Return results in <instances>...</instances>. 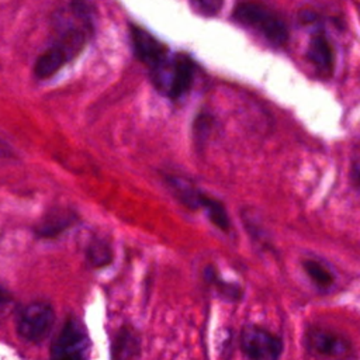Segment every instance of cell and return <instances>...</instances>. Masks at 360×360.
<instances>
[{"instance_id": "cell-1", "label": "cell", "mask_w": 360, "mask_h": 360, "mask_svg": "<svg viewBox=\"0 0 360 360\" xmlns=\"http://www.w3.org/2000/svg\"><path fill=\"white\" fill-rule=\"evenodd\" d=\"M76 22L65 27L56 39L38 56L34 73L38 79H48L73 60L86 46L93 34V17H84L70 11Z\"/></svg>"}, {"instance_id": "cell-2", "label": "cell", "mask_w": 360, "mask_h": 360, "mask_svg": "<svg viewBox=\"0 0 360 360\" xmlns=\"http://www.w3.org/2000/svg\"><path fill=\"white\" fill-rule=\"evenodd\" d=\"M232 18L245 28L252 30L273 46H284L288 41V27L276 10L259 3H239L232 14Z\"/></svg>"}, {"instance_id": "cell-3", "label": "cell", "mask_w": 360, "mask_h": 360, "mask_svg": "<svg viewBox=\"0 0 360 360\" xmlns=\"http://www.w3.org/2000/svg\"><path fill=\"white\" fill-rule=\"evenodd\" d=\"M156 89L172 100L184 97L194 82L195 63L186 53H170L149 70Z\"/></svg>"}, {"instance_id": "cell-4", "label": "cell", "mask_w": 360, "mask_h": 360, "mask_svg": "<svg viewBox=\"0 0 360 360\" xmlns=\"http://www.w3.org/2000/svg\"><path fill=\"white\" fill-rule=\"evenodd\" d=\"M166 179L170 190L181 204H184L190 210H202L217 228L222 231L229 229V217L219 201L204 194L201 190H198L184 179H179L176 176H169Z\"/></svg>"}, {"instance_id": "cell-5", "label": "cell", "mask_w": 360, "mask_h": 360, "mask_svg": "<svg viewBox=\"0 0 360 360\" xmlns=\"http://www.w3.org/2000/svg\"><path fill=\"white\" fill-rule=\"evenodd\" d=\"M55 321V312L46 302H31L22 307L17 315L18 335L28 342L44 340Z\"/></svg>"}, {"instance_id": "cell-6", "label": "cell", "mask_w": 360, "mask_h": 360, "mask_svg": "<svg viewBox=\"0 0 360 360\" xmlns=\"http://www.w3.org/2000/svg\"><path fill=\"white\" fill-rule=\"evenodd\" d=\"M240 347L250 359L274 360L281 356L283 342L263 328L245 326L240 332Z\"/></svg>"}, {"instance_id": "cell-7", "label": "cell", "mask_w": 360, "mask_h": 360, "mask_svg": "<svg viewBox=\"0 0 360 360\" xmlns=\"http://www.w3.org/2000/svg\"><path fill=\"white\" fill-rule=\"evenodd\" d=\"M87 347L89 339L84 328L75 318H69L55 339L51 354L56 359H83Z\"/></svg>"}, {"instance_id": "cell-8", "label": "cell", "mask_w": 360, "mask_h": 360, "mask_svg": "<svg viewBox=\"0 0 360 360\" xmlns=\"http://www.w3.org/2000/svg\"><path fill=\"white\" fill-rule=\"evenodd\" d=\"M131 42L134 46V52L136 58L150 70L156 65H159L167 55L169 49L165 44L156 39L150 32L146 30L131 25Z\"/></svg>"}, {"instance_id": "cell-9", "label": "cell", "mask_w": 360, "mask_h": 360, "mask_svg": "<svg viewBox=\"0 0 360 360\" xmlns=\"http://www.w3.org/2000/svg\"><path fill=\"white\" fill-rule=\"evenodd\" d=\"M305 346L309 352L321 356H342L350 349L346 339L321 328H312L307 332Z\"/></svg>"}, {"instance_id": "cell-10", "label": "cell", "mask_w": 360, "mask_h": 360, "mask_svg": "<svg viewBox=\"0 0 360 360\" xmlns=\"http://www.w3.org/2000/svg\"><path fill=\"white\" fill-rule=\"evenodd\" d=\"M307 58L318 73L328 76L333 70L335 53L333 46L325 32H316L311 37L307 48Z\"/></svg>"}, {"instance_id": "cell-11", "label": "cell", "mask_w": 360, "mask_h": 360, "mask_svg": "<svg viewBox=\"0 0 360 360\" xmlns=\"http://www.w3.org/2000/svg\"><path fill=\"white\" fill-rule=\"evenodd\" d=\"M139 352V340L136 335L131 329H121L120 333L115 336L114 345H112V356L120 359L134 357L138 356Z\"/></svg>"}, {"instance_id": "cell-12", "label": "cell", "mask_w": 360, "mask_h": 360, "mask_svg": "<svg viewBox=\"0 0 360 360\" xmlns=\"http://www.w3.org/2000/svg\"><path fill=\"white\" fill-rule=\"evenodd\" d=\"M73 221V215L72 214H66V212H55L48 215L46 219H44V222L38 226V233L44 238H51L55 235H59L62 231H65L66 228L70 226Z\"/></svg>"}, {"instance_id": "cell-13", "label": "cell", "mask_w": 360, "mask_h": 360, "mask_svg": "<svg viewBox=\"0 0 360 360\" xmlns=\"http://www.w3.org/2000/svg\"><path fill=\"white\" fill-rule=\"evenodd\" d=\"M305 273L308 277L319 287V288H329L333 284V274L318 260L308 259L302 263Z\"/></svg>"}, {"instance_id": "cell-14", "label": "cell", "mask_w": 360, "mask_h": 360, "mask_svg": "<svg viewBox=\"0 0 360 360\" xmlns=\"http://www.w3.org/2000/svg\"><path fill=\"white\" fill-rule=\"evenodd\" d=\"M111 249L104 240H94L87 248V259L96 267H103L111 262Z\"/></svg>"}, {"instance_id": "cell-15", "label": "cell", "mask_w": 360, "mask_h": 360, "mask_svg": "<svg viewBox=\"0 0 360 360\" xmlns=\"http://www.w3.org/2000/svg\"><path fill=\"white\" fill-rule=\"evenodd\" d=\"M193 7L202 15L212 17L222 8L224 0H190Z\"/></svg>"}, {"instance_id": "cell-16", "label": "cell", "mask_w": 360, "mask_h": 360, "mask_svg": "<svg viewBox=\"0 0 360 360\" xmlns=\"http://www.w3.org/2000/svg\"><path fill=\"white\" fill-rule=\"evenodd\" d=\"M352 180L354 184L360 186V153L357 152L352 160Z\"/></svg>"}, {"instance_id": "cell-17", "label": "cell", "mask_w": 360, "mask_h": 360, "mask_svg": "<svg viewBox=\"0 0 360 360\" xmlns=\"http://www.w3.org/2000/svg\"><path fill=\"white\" fill-rule=\"evenodd\" d=\"M11 302V294L8 290H6L1 284H0V308L8 305Z\"/></svg>"}, {"instance_id": "cell-18", "label": "cell", "mask_w": 360, "mask_h": 360, "mask_svg": "<svg viewBox=\"0 0 360 360\" xmlns=\"http://www.w3.org/2000/svg\"><path fill=\"white\" fill-rule=\"evenodd\" d=\"M0 155H1V146H0Z\"/></svg>"}]
</instances>
